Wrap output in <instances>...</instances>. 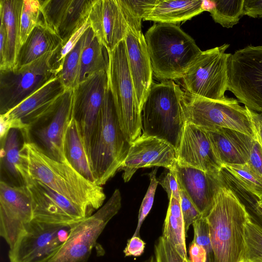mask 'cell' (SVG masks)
Returning a JSON list of instances; mask_svg holds the SVG:
<instances>
[{
    "mask_svg": "<svg viewBox=\"0 0 262 262\" xmlns=\"http://www.w3.org/2000/svg\"><path fill=\"white\" fill-rule=\"evenodd\" d=\"M85 41L82 49L78 84L92 75L107 71L108 51L90 27L85 31Z\"/></svg>",
    "mask_w": 262,
    "mask_h": 262,
    "instance_id": "obj_28",
    "label": "cell"
},
{
    "mask_svg": "<svg viewBox=\"0 0 262 262\" xmlns=\"http://www.w3.org/2000/svg\"><path fill=\"white\" fill-rule=\"evenodd\" d=\"M250 116L255 134V140L262 147V113L252 111L245 106Z\"/></svg>",
    "mask_w": 262,
    "mask_h": 262,
    "instance_id": "obj_46",
    "label": "cell"
},
{
    "mask_svg": "<svg viewBox=\"0 0 262 262\" xmlns=\"http://www.w3.org/2000/svg\"><path fill=\"white\" fill-rule=\"evenodd\" d=\"M238 262H252L251 260L246 258L245 257L242 258L241 260H239Z\"/></svg>",
    "mask_w": 262,
    "mask_h": 262,
    "instance_id": "obj_51",
    "label": "cell"
},
{
    "mask_svg": "<svg viewBox=\"0 0 262 262\" xmlns=\"http://www.w3.org/2000/svg\"><path fill=\"white\" fill-rule=\"evenodd\" d=\"M192 225L193 229L192 242L204 248L208 255L213 256L209 229L205 217L201 216L194 221Z\"/></svg>",
    "mask_w": 262,
    "mask_h": 262,
    "instance_id": "obj_41",
    "label": "cell"
},
{
    "mask_svg": "<svg viewBox=\"0 0 262 262\" xmlns=\"http://www.w3.org/2000/svg\"><path fill=\"white\" fill-rule=\"evenodd\" d=\"M166 169L157 179L158 184L166 191L168 199L172 196L180 201V188L175 172L173 170Z\"/></svg>",
    "mask_w": 262,
    "mask_h": 262,
    "instance_id": "obj_43",
    "label": "cell"
},
{
    "mask_svg": "<svg viewBox=\"0 0 262 262\" xmlns=\"http://www.w3.org/2000/svg\"><path fill=\"white\" fill-rule=\"evenodd\" d=\"M21 157L29 179L42 182L81 208L90 216L103 206L105 199L101 186L85 179L68 161L50 157L35 142H24Z\"/></svg>",
    "mask_w": 262,
    "mask_h": 262,
    "instance_id": "obj_1",
    "label": "cell"
},
{
    "mask_svg": "<svg viewBox=\"0 0 262 262\" xmlns=\"http://www.w3.org/2000/svg\"><path fill=\"white\" fill-rule=\"evenodd\" d=\"M85 36V32L76 46L65 56L58 75L67 90L74 89L78 84L81 55Z\"/></svg>",
    "mask_w": 262,
    "mask_h": 262,
    "instance_id": "obj_34",
    "label": "cell"
},
{
    "mask_svg": "<svg viewBox=\"0 0 262 262\" xmlns=\"http://www.w3.org/2000/svg\"><path fill=\"white\" fill-rule=\"evenodd\" d=\"M177 165V150L172 145L155 137L141 135L130 144L120 170L127 182L139 168L163 167L174 171Z\"/></svg>",
    "mask_w": 262,
    "mask_h": 262,
    "instance_id": "obj_17",
    "label": "cell"
},
{
    "mask_svg": "<svg viewBox=\"0 0 262 262\" xmlns=\"http://www.w3.org/2000/svg\"><path fill=\"white\" fill-rule=\"evenodd\" d=\"M53 52L27 64L0 70V112L5 114L57 77L51 63Z\"/></svg>",
    "mask_w": 262,
    "mask_h": 262,
    "instance_id": "obj_10",
    "label": "cell"
},
{
    "mask_svg": "<svg viewBox=\"0 0 262 262\" xmlns=\"http://www.w3.org/2000/svg\"><path fill=\"white\" fill-rule=\"evenodd\" d=\"M229 44L202 51L182 78L188 94L224 101L228 88Z\"/></svg>",
    "mask_w": 262,
    "mask_h": 262,
    "instance_id": "obj_8",
    "label": "cell"
},
{
    "mask_svg": "<svg viewBox=\"0 0 262 262\" xmlns=\"http://www.w3.org/2000/svg\"><path fill=\"white\" fill-rule=\"evenodd\" d=\"M73 89H68L61 96L56 108L46 119V124L34 134L40 147L51 158L61 162L67 161L64 151V136L72 116Z\"/></svg>",
    "mask_w": 262,
    "mask_h": 262,
    "instance_id": "obj_20",
    "label": "cell"
},
{
    "mask_svg": "<svg viewBox=\"0 0 262 262\" xmlns=\"http://www.w3.org/2000/svg\"><path fill=\"white\" fill-rule=\"evenodd\" d=\"M184 95L172 80L153 82L141 107V135L164 140L177 150L186 123Z\"/></svg>",
    "mask_w": 262,
    "mask_h": 262,
    "instance_id": "obj_4",
    "label": "cell"
},
{
    "mask_svg": "<svg viewBox=\"0 0 262 262\" xmlns=\"http://www.w3.org/2000/svg\"><path fill=\"white\" fill-rule=\"evenodd\" d=\"M174 171L180 188L184 190L205 217L212 207L220 188L225 183L222 172L210 173L179 165Z\"/></svg>",
    "mask_w": 262,
    "mask_h": 262,
    "instance_id": "obj_19",
    "label": "cell"
},
{
    "mask_svg": "<svg viewBox=\"0 0 262 262\" xmlns=\"http://www.w3.org/2000/svg\"><path fill=\"white\" fill-rule=\"evenodd\" d=\"M159 0H118L128 28L141 32V20H144Z\"/></svg>",
    "mask_w": 262,
    "mask_h": 262,
    "instance_id": "obj_35",
    "label": "cell"
},
{
    "mask_svg": "<svg viewBox=\"0 0 262 262\" xmlns=\"http://www.w3.org/2000/svg\"><path fill=\"white\" fill-rule=\"evenodd\" d=\"M190 261V262H213V257L211 255H205Z\"/></svg>",
    "mask_w": 262,
    "mask_h": 262,
    "instance_id": "obj_49",
    "label": "cell"
},
{
    "mask_svg": "<svg viewBox=\"0 0 262 262\" xmlns=\"http://www.w3.org/2000/svg\"><path fill=\"white\" fill-rule=\"evenodd\" d=\"M25 186L31 198L34 220L72 225L89 217L79 207L41 182L29 179Z\"/></svg>",
    "mask_w": 262,
    "mask_h": 262,
    "instance_id": "obj_16",
    "label": "cell"
},
{
    "mask_svg": "<svg viewBox=\"0 0 262 262\" xmlns=\"http://www.w3.org/2000/svg\"><path fill=\"white\" fill-rule=\"evenodd\" d=\"M213 5V1L202 0H159L144 20L175 25L208 11Z\"/></svg>",
    "mask_w": 262,
    "mask_h": 262,
    "instance_id": "obj_24",
    "label": "cell"
},
{
    "mask_svg": "<svg viewBox=\"0 0 262 262\" xmlns=\"http://www.w3.org/2000/svg\"><path fill=\"white\" fill-rule=\"evenodd\" d=\"M146 243L140 236H132L127 241L126 246L123 250L125 257L141 256L144 252Z\"/></svg>",
    "mask_w": 262,
    "mask_h": 262,
    "instance_id": "obj_45",
    "label": "cell"
},
{
    "mask_svg": "<svg viewBox=\"0 0 262 262\" xmlns=\"http://www.w3.org/2000/svg\"><path fill=\"white\" fill-rule=\"evenodd\" d=\"M33 218L31 198L25 185L0 182V235L12 249Z\"/></svg>",
    "mask_w": 262,
    "mask_h": 262,
    "instance_id": "obj_15",
    "label": "cell"
},
{
    "mask_svg": "<svg viewBox=\"0 0 262 262\" xmlns=\"http://www.w3.org/2000/svg\"><path fill=\"white\" fill-rule=\"evenodd\" d=\"M228 90L245 106L262 113V46H248L231 54Z\"/></svg>",
    "mask_w": 262,
    "mask_h": 262,
    "instance_id": "obj_11",
    "label": "cell"
},
{
    "mask_svg": "<svg viewBox=\"0 0 262 262\" xmlns=\"http://www.w3.org/2000/svg\"><path fill=\"white\" fill-rule=\"evenodd\" d=\"M108 53V86L121 129L131 144L142 135L141 113L129 71L124 39Z\"/></svg>",
    "mask_w": 262,
    "mask_h": 262,
    "instance_id": "obj_6",
    "label": "cell"
},
{
    "mask_svg": "<svg viewBox=\"0 0 262 262\" xmlns=\"http://www.w3.org/2000/svg\"><path fill=\"white\" fill-rule=\"evenodd\" d=\"M107 71L92 75L73 89L72 116L78 123L89 160L92 140L108 87Z\"/></svg>",
    "mask_w": 262,
    "mask_h": 262,
    "instance_id": "obj_14",
    "label": "cell"
},
{
    "mask_svg": "<svg viewBox=\"0 0 262 262\" xmlns=\"http://www.w3.org/2000/svg\"><path fill=\"white\" fill-rule=\"evenodd\" d=\"M121 207V193L116 189L96 212L73 227L67 241L50 262H87L99 236Z\"/></svg>",
    "mask_w": 262,
    "mask_h": 262,
    "instance_id": "obj_12",
    "label": "cell"
},
{
    "mask_svg": "<svg viewBox=\"0 0 262 262\" xmlns=\"http://www.w3.org/2000/svg\"><path fill=\"white\" fill-rule=\"evenodd\" d=\"M18 129L11 128L1 142V159L4 169L15 179L25 185L29 179L27 167L20 154Z\"/></svg>",
    "mask_w": 262,
    "mask_h": 262,
    "instance_id": "obj_30",
    "label": "cell"
},
{
    "mask_svg": "<svg viewBox=\"0 0 262 262\" xmlns=\"http://www.w3.org/2000/svg\"><path fill=\"white\" fill-rule=\"evenodd\" d=\"M94 0H68L60 16L57 35L62 42L68 40L89 19Z\"/></svg>",
    "mask_w": 262,
    "mask_h": 262,
    "instance_id": "obj_31",
    "label": "cell"
},
{
    "mask_svg": "<svg viewBox=\"0 0 262 262\" xmlns=\"http://www.w3.org/2000/svg\"><path fill=\"white\" fill-rule=\"evenodd\" d=\"M184 111L186 123L205 129L226 128L244 133L255 140L251 118L245 106L232 98L210 100L185 93Z\"/></svg>",
    "mask_w": 262,
    "mask_h": 262,
    "instance_id": "obj_7",
    "label": "cell"
},
{
    "mask_svg": "<svg viewBox=\"0 0 262 262\" xmlns=\"http://www.w3.org/2000/svg\"><path fill=\"white\" fill-rule=\"evenodd\" d=\"M61 42L56 34L43 26L38 25L21 46L15 67L27 64L47 53L54 52Z\"/></svg>",
    "mask_w": 262,
    "mask_h": 262,
    "instance_id": "obj_27",
    "label": "cell"
},
{
    "mask_svg": "<svg viewBox=\"0 0 262 262\" xmlns=\"http://www.w3.org/2000/svg\"><path fill=\"white\" fill-rule=\"evenodd\" d=\"M154 256L156 262H190L184 259L173 246L162 236L154 245Z\"/></svg>",
    "mask_w": 262,
    "mask_h": 262,
    "instance_id": "obj_40",
    "label": "cell"
},
{
    "mask_svg": "<svg viewBox=\"0 0 262 262\" xmlns=\"http://www.w3.org/2000/svg\"><path fill=\"white\" fill-rule=\"evenodd\" d=\"M162 236L185 260H189L186 244L187 232L181 209L180 201L172 196L169 199Z\"/></svg>",
    "mask_w": 262,
    "mask_h": 262,
    "instance_id": "obj_29",
    "label": "cell"
},
{
    "mask_svg": "<svg viewBox=\"0 0 262 262\" xmlns=\"http://www.w3.org/2000/svg\"><path fill=\"white\" fill-rule=\"evenodd\" d=\"M177 154L180 166L210 173H219L223 169L206 132L194 124L186 123Z\"/></svg>",
    "mask_w": 262,
    "mask_h": 262,
    "instance_id": "obj_18",
    "label": "cell"
},
{
    "mask_svg": "<svg viewBox=\"0 0 262 262\" xmlns=\"http://www.w3.org/2000/svg\"><path fill=\"white\" fill-rule=\"evenodd\" d=\"M262 18V0H244V15Z\"/></svg>",
    "mask_w": 262,
    "mask_h": 262,
    "instance_id": "obj_47",
    "label": "cell"
},
{
    "mask_svg": "<svg viewBox=\"0 0 262 262\" xmlns=\"http://www.w3.org/2000/svg\"><path fill=\"white\" fill-rule=\"evenodd\" d=\"M256 205L259 207L260 208L262 209V201H257L256 202Z\"/></svg>",
    "mask_w": 262,
    "mask_h": 262,
    "instance_id": "obj_52",
    "label": "cell"
},
{
    "mask_svg": "<svg viewBox=\"0 0 262 262\" xmlns=\"http://www.w3.org/2000/svg\"><path fill=\"white\" fill-rule=\"evenodd\" d=\"M23 4V0H0L1 24L5 28L7 38L6 69L15 66L21 47L20 16Z\"/></svg>",
    "mask_w": 262,
    "mask_h": 262,
    "instance_id": "obj_25",
    "label": "cell"
},
{
    "mask_svg": "<svg viewBox=\"0 0 262 262\" xmlns=\"http://www.w3.org/2000/svg\"><path fill=\"white\" fill-rule=\"evenodd\" d=\"M246 258L252 262H262V227L250 218L245 229Z\"/></svg>",
    "mask_w": 262,
    "mask_h": 262,
    "instance_id": "obj_36",
    "label": "cell"
},
{
    "mask_svg": "<svg viewBox=\"0 0 262 262\" xmlns=\"http://www.w3.org/2000/svg\"><path fill=\"white\" fill-rule=\"evenodd\" d=\"M180 206L186 232L190 225L202 216L184 190L180 189Z\"/></svg>",
    "mask_w": 262,
    "mask_h": 262,
    "instance_id": "obj_42",
    "label": "cell"
},
{
    "mask_svg": "<svg viewBox=\"0 0 262 262\" xmlns=\"http://www.w3.org/2000/svg\"><path fill=\"white\" fill-rule=\"evenodd\" d=\"M130 75L140 110L151 86L153 71L144 35L128 29L124 38Z\"/></svg>",
    "mask_w": 262,
    "mask_h": 262,
    "instance_id": "obj_22",
    "label": "cell"
},
{
    "mask_svg": "<svg viewBox=\"0 0 262 262\" xmlns=\"http://www.w3.org/2000/svg\"><path fill=\"white\" fill-rule=\"evenodd\" d=\"M77 223L56 224L33 219L10 249V262H50Z\"/></svg>",
    "mask_w": 262,
    "mask_h": 262,
    "instance_id": "obj_9",
    "label": "cell"
},
{
    "mask_svg": "<svg viewBox=\"0 0 262 262\" xmlns=\"http://www.w3.org/2000/svg\"><path fill=\"white\" fill-rule=\"evenodd\" d=\"M247 164L262 178V147L255 140L253 141L249 159Z\"/></svg>",
    "mask_w": 262,
    "mask_h": 262,
    "instance_id": "obj_44",
    "label": "cell"
},
{
    "mask_svg": "<svg viewBox=\"0 0 262 262\" xmlns=\"http://www.w3.org/2000/svg\"><path fill=\"white\" fill-rule=\"evenodd\" d=\"M130 144L123 135L107 87L92 140L90 160L96 183L102 186L120 168Z\"/></svg>",
    "mask_w": 262,
    "mask_h": 262,
    "instance_id": "obj_5",
    "label": "cell"
},
{
    "mask_svg": "<svg viewBox=\"0 0 262 262\" xmlns=\"http://www.w3.org/2000/svg\"><path fill=\"white\" fill-rule=\"evenodd\" d=\"M90 27L88 21L78 29L69 38L62 42L57 49L53 52L51 58V65L57 75L60 73L65 56L76 46L85 31Z\"/></svg>",
    "mask_w": 262,
    "mask_h": 262,
    "instance_id": "obj_38",
    "label": "cell"
},
{
    "mask_svg": "<svg viewBox=\"0 0 262 262\" xmlns=\"http://www.w3.org/2000/svg\"><path fill=\"white\" fill-rule=\"evenodd\" d=\"M89 20L94 34L108 52L124 39L128 29L118 0H94Z\"/></svg>",
    "mask_w": 262,
    "mask_h": 262,
    "instance_id": "obj_21",
    "label": "cell"
},
{
    "mask_svg": "<svg viewBox=\"0 0 262 262\" xmlns=\"http://www.w3.org/2000/svg\"><path fill=\"white\" fill-rule=\"evenodd\" d=\"M157 167L149 173L150 183L147 192L142 202L138 215L137 227L133 236H140V230L142 225L149 213L154 201V197L158 181L156 177Z\"/></svg>",
    "mask_w": 262,
    "mask_h": 262,
    "instance_id": "obj_39",
    "label": "cell"
},
{
    "mask_svg": "<svg viewBox=\"0 0 262 262\" xmlns=\"http://www.w3.org/2000/svg\"><path fill=\"white\" fill-rule=\"evenodd\" d=\"M256 202L250 203V207H246L251 219L262 227V209L256 205Z\"/></svg>",
    "mask_w": 262,
    "mask_h": 262,
    "instance_id": "obj_48",
    "label": "cell"
},
{
    "mask_svg": "<svg viewBox=\"0 0 262 262\" xmlns=\"http://www.w3.org/2000/svg\"><path fill=\"white\" fill-rule=\"evenodd\" d=\"M144 262H156V258H155L154 255H151L149 257H148Z\"/></svg>",
    "mask_w": 262,
    "mask_h": 262,
    "instance_id": "obj_50",
    "label": "cell"
},
{
    "mask_svg": "<svg viewBox=\"0 0 262 262\" xmlns=\"http://www.w3.org/2000/svg\"><path fill=\"white\" fill-rule=\"evenodd\" d=\"M223 169L234 179L246 191L262 201V178L258 176L246 163L241 165H226Z\"/></svg>",
    "mask_w": 262,
    "mask_h": 262,
    "instance_id": "obj_32",
    "label": "cell"
},
{
    "mask_svg": "<svg viewBox=\"0 0 262 262\" xmlns=\"http://www.w3.org/2000/svg\"><path fill=\"white\" fill-rule=\"evenodd\" d=\"M205 217L209 229L213 262H238L244 258L245 225L250 215L245 205L226 181Z\"/></svg>",
    "mask_w": 262,
    "mask_h": 262,
    "instance_id": "obj_2",
    "label": "cell"
},
{
    "mask_svg": "<svg viewBox=\"0 0 262 262\" xmlns=\"http://www.w3.org/2000/svg\"><path fill=\"white\" fill-rule=\"evenodd\" d=\"M67 90L59 76L52 79L18 105L1 115L8 128L28 136L34 125L46 119L56 108Z\"/></svg>",
    "mask_w": 262,
    "mask_h": 262,
    "instance_id": "obj_13",
    "label": "cell"
},
{
    "mask_svg": "<svg viewBox=\"0 0 262 262\" xmlns=\"http://www.w3.org/2000/svg\"><path fill=\"white\" fill-rule=\"evenodd\" d=\"M205 130L222 167L248 162L254 139L244 133L226 128Z\"/></svg>",
    "mask_w": 262,
    "mask_h": 262,
    "instance_id": "obj_23",
    "label": "cell"
},
{
    "mask_svg": "<svg viewBox=\"0 0 262 262\" xmlns=\"http://www.w3.org/2000/svg\"><path fill=\"white\" fill-rule=\"evenodd\" d=\"M244 0L215 1L208 11L215 22L229 28L237 24L244 15Z\"/></svg>",
    "mask_w": 262,
    "mask_h": 262,
    "instance_id": "obj_33",
    "label": "cell"
},
{
    "mask_svg": "<svg viewBox=\"0 0 262 262\" xmlns=\"http://www.w3.org/2000/svg\"><path fill=\"white\" fill-rule=\"evenodd\" d=\"M63 143L66 158L72 167L85 179L96 183L78 123L73 116L66 128Z\"/></svg>",
    "mask_w": 262,
    "mask_h": 262,
    "instance_id": "obj_26",
    "label": "cell"
},
{
    "mask_svg": "<svg viewBox=\"0 0 262 262\" xmlns=\"http://www.w3.org/2000/svg\"><path fill=\"white\" fill-rule=\"evenodd\" d=\"M144 38L153 74L162 81L182 78L202 52L194 40L174 24L154 25Z\"/></svg>",
    "mask_w": 262,
    "mask_h": 262,
    "instance_id": "obj_3",
    "label": "cell"
},
{
    "mask_svg": "<svg viewBox=\"0 0 262 262\" xmlns=\"http://www.w3.org/2000/svg\"><path fill=\"white\" fill-rule=\"evenodd\" d=\"M40 4L39 0H23L20 16V38L22 46L30 33L39 22Z\"/></svg>",
    "mask_w": 262,
    "mask_h": 262,
    "instance_id": "obj_37",
    "label": "cell"
}]
</instances>
